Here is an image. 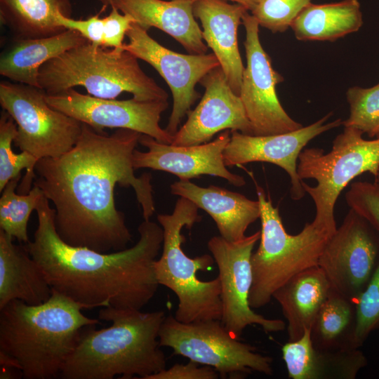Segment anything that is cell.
<instances>
[{"label":"cell","instance_id":"obj_5","mask_svg":"<svg viewBox=\"0 0 379 379\" xmlns=\"http://www.w3.org/2000/svg\"><path fill=\"white\" fill-rule=\"evenodd\" d=\"M39 87L53 95L82 86L89 95L115 99L124 92L138 100H167V93L142 69L138 58L124 48H106L89 41L44 64Z\"/></svg>","mask_w":379,"mask_h":379},{"label":"cell","instance_id":"obj_23","mask_svg":"<svg viewBox=\"0 0 379 379\" xmlns=\"http://www.w3.org/2000/svg\"><path fill=\"white\" fill-rule=\"evenodd\" d=\"M13 239L0 230V309L13 300L40 305L53 293L40 267Z\"/></svg>","mask_w":379,"mask_h":379},{"label":"cell","instance_id":"obj_6","mask_svg":"<svg viewBox=\"0 0 379 379\" xmlns=\"http://www.w3.org/2000/svg\"><path fill=\"white\" fill-rule=\"evenodd\" d=\"M199 208L190 200L180 197L171 214H159L157 220L164 230L162 253L154 262V272L159 285L167 287L177 296L175 318L190 323L204 320H220L222 305L220 281L217 277L209 281L197 277V272L209 270L215 260L204 254L187 256L182 248L185 241L182 230L191 229L201 221Z\"/></svg>","mask_w":379,"mask_h":379},{"label":"cell","instance_id":"obj_32","mask_svg":"<svg viewBox=\"0 0 379 379\" xmlns=\"http://www.w3.org/2000/svg\"><path fill=\"white\" fill-rule=\"evenodd\" d=\"M346 95L350 114L342 125L356 128L368 137H376L379 134V83L367 88L351 87Z\"/></svg>","mask_w":379,"mask_h":379},{"label":"cell","instance_id":"obj_30","mask_svg":"<svg viewBox=\"0 0 379 379\" xmlns=\"http://www.w3.org/2000/svg\"><path fill=\"white\" fill-rule=\"evenodd\" d=\"M18 135L17 124L12 117L4 109L0 117V192L11 180L21 176V171L26 169V174L18 188L19 194H25L32 189L35 178V166L37 159L29 152L22 151L14 153L12 142Z\"/></svg>","mask_w":379,"mask_h":379},{"label":"cell","instance_id":"obj_31","mask_svg":"<svg viewBox=\"0 0 379 379\" xmlns=\"http://www.w3.org/2000/svg\"><path fill=\"white\" fill-rule=\"evenodd\" d=\"M21 176L10 180L2 190L0 198V230L15 238L19 242L27 244V222L44 195L41 190L32 186L29 193L16 194L15 189Z\"/></svg>","mask_w":379,"mask_h":379},{"label":"cell","instance_id":"obj_2","mask_svg":"<svg viewBox=\"0 0 379 379\" xmlns=\"http://www.w3.org/2000/svg\"><path fill=\"white\" fill-rule=\"evenodd\" d=\"M44 195L36 208L34 239L24 246L53 291L84 306L141 310L156 294L154 262L163 244L161 225L145 220L133 246L102 253L73 246L58 234L55 209Z\"/></svg>","mask_w":379,"mask_h":379},{"label":"cell","instance_id":"obj_24","mask_svg":"<svg viewBox=\"0 0 379 379\" xmlns=\"http://www.w3.org/2000/svg\"><path fill=\"white\" fill-rule=\"evenodd\" d=\"M331 291L319 267L307 269L291 277L273 294L287 320L288 341L300 338L312 329L317 314Z\"/></svg>","mask_w":379,"mask_h":379},{"label":"cell","instance_id":"obj_11","mask_svg":"<svg viewBox=\"0 0 379 379\" xmlns=\"http://www.w3.org/2000/svg\"><path fill=\"white\" fill-rule=\"evenodd\" d=\"M260 238V231H258L236 241L215 236L208 242L220 281V321L238 339L251 325H258L266 333L282 331L286 326L282 320L267 319L255 312L249 305L253 283L251 259Z\"/></svg>","mask_w":379,"mask_h":379},{"label":"cell","instance_id":"obj_25","mask_svg":"<svg viewBox=\"0 0 379 379\" xmlns=\"http://www.w3.org/2000/svg\"><path fill=\"white\" fill-rule=\"evenodd\" d=\"M88 41L72 29L48 37L14 40L0 59V74L15 83L39 88V72L48 60Z\"/></svg>","mask_w":379,"mask_h":379},{"label":"cell","instance_id":"obj_27","mask_svg":"<svg viewBox=\"0 0 379 379\" xmlns=\"http://www.w3.org/2000/svg\"><path fill=\"white\" fill-rule=\"evenodd\" d=\"M363 24L357 0L314 4L310 3L300 13L291 27L300 41H334L357 32Z\"/></svg>","mask_w":379,"mask_h":379},{"label":"cell","instance_id":"obj_9","mask_svg":"<svg viewBox=\"0 0 379 379\" xmlns=\"http://www.w3.org/2000/svg\"><path fill=\"white\" fill-rule=\"evenodd\" d=\"M159 344L200 365L213 368L221 378H242L252 372L273 373L272 359L234 338L220 320L190 323L165 317L159 333Z\"/></svg>","mask_w":379,"mask_h":379},{"label":"cell","instance_id":"obj_4","mask_svg":"<svg viewBox=\"0 0 379 379\" xmlns=\"http://www.w3.org/2000/svg\"><path fill=\"white\" fill-rule=\"evenodd\" d=\"M107 328L84 327L77 344L65 363L63 379H147L166 368L159 333L166 317L163 311L142 312L112 307L99 310Z\"/></svg>","mask_w":379,"mask_h":379},{"label":"cell","instance_id":"obj_22","mask_svg":"<svg viewBox=\"0 0 379 379\" xmlns=\"http://www.w3.org/2000/svg\"><path fill=\"white\" fill-rule=\"evenodd\" d=\"M281 352L291 379H354L367 364L359 348L317 349L311 329H306L298 340L286 343Z\"/></svg>","mask_w":379,"mask_h":379},{"label":"cell","instance_id":"obj_33","mask_svg":"<svg viewBox=\"0 0 379 379\" xmlns=\"http://www.w3.org/2000/svg\"><path fill=\"white\" fill-rule=\"evenodd\" d=\"M354 347L359 348L369 334L379 327V263L368 284L355 302Z\"/></svg>","mask_w":379,"mask_h":379},{"label":"cell","instance_id":"obj_37","mask_svg":"<svg viewBox=\"0 0 379 379\" xmlns=\"http://www.w3.org/2000/svg\"><path fill=\"white\" fill-rule=\"evenodd\" d=\"M185 1H187L194 4L195 1H199V0H185ZM225 1H230L237 4H241L243 6H244L247 11H251L253 9V8L255 6V5L257 4L259 0H225Z\"/></svg>","mask_w":379,"mask_h":379},{"label":"cell","instance_id":"obj_14","mask_svg":"<svg viewBox=\"0 0 379 379\" xmlns=\"http://www.w3.org/2000/svg\"><path fill=\"white\" fill-rule=\"evenodd\" d=\"M134 22L126 33L128 42L123 48L152 65L164 78L173 95V104L168 123L164 128L174 135L192 105L199 98L195 87L212 69L220 66L215 54H181L152 39Z\"/></svg>","mask_w":379,"mask_h":379},{"label":"cell","instance_id":"obj_20","mask_svg":"<svg viewBox=\"0 0 379 379\" xmlns=\"http://www.w3.org/2000/svg\"><path fill=\"white\" fill-rule=\"evenodd\" d=\"M171 192L204 210L215 221L220 236L230 241L244 238L249 225L260 216L258 200L214 185L202 187L180 180L171 185Z\"/></svg>","mask_w":379,"mask_h":379},{"label":"cell","instance_id":"obj_21","mask_svg":"<svg viewBox=\"0 0 379 379\" xmlns=\"http://www.w3.org/2000/svg\"><path fill=\"white\" fill-rule=\"evenodd\" d=\"M114 6L149 30L156 27L179 42L190 54H205L202 30L195 20L193 4L185 0H112Z\"/></svg>","mask_w":379,"mask_h":379},{"label":"cell","instance_id":"obj_17","mask_svg":"<svg viewBox=\"0 0 379 379\" xmlns=\"http://www.w3.org/2000/svg\"><path fill=\"white\" fill-rule=\"evenodd\" d=\"M199 84L205 89L204 95L195 109L187 113V119L173 135L172 145H201L225 130L253 135L241 100L230 87L220 66L209 72Z\"/></svg>","mask_w":379,"mask_h":379},{"label":"cell","instance_id":"obj_36","mask_svg":"<svg viewBox=\"0 0 379 379\" xmlns=\"http://www.w3.org/2000/svg\"><path fill=\"white\" fill-rule=\"evenodd\" d=\"M218 373L212 367L190 361L187 364H175L169 368L153 374L147 379H217Z\"/></svg>","mask_w":379,"mask_h":379},{"label":"cell","instance_id":"obj_10","mask_svg":"<svg viewBox=\"0 0 379 379\" xmlns=\"http://www.w3.org/2000/svg\"><path fill=\"white\" fill-rule=\"evenodd\" d=\"M41 88L2 81L0 104L17 124L15 145L37 161L58 157L77 142L82 123L52 107Z\"/></svg>","mask_w":379,"mask_h":379},{"label":"cell","instance_id":"obj_16","mask_svg":"<svg viewBox=\"0 0 379 379\" xmlns=\"http://www.w3.org/2000/svg\"><path fill=\"white\" fill-rule=\"evenodd\" d=\"M329 113L316 122L284 133L253 135L231 131L229 143L223 152L226 166L250 162H268L283 168L290 176L291 197L300 200L305 194L297 172V161L304 147L319 135L342 125L340 119L326 123Z\"/></svg>","mask_w":379,"mask_h":379},{"label":"cell","instance_id":"obj_13","mask_svg":"<svg viewBox=\"0 0 379 379\" xmlns=\"http://www.w3.org/2000/svg\"><path fill=\"white\" fill-rule=\"evenodd\" d=\"M242 24L247 65L244 68L239 97L252 126L253 135H270L291 132L302 126L293 120L281 106L276 86L283 77L272 66L270 56L259 39V24L247 11Z\"/></svg>","mask_w":379,"mask_h":379},{"label":"cell","instance_id":"obj_7","mask_svg":"<svg viewBox=\"0 0 379 379\" xmlns=\"http://www.w3.org/2000/svg\"><path fill=\"white\" fill-rule=\"evenodd\" d=\"M261 230L260 244L251 255L253 283L249 305L258 309L268 304L274 293L291 277L313 267L335 232L312 221L297 234L285 230L278 207L257 187Z\"/></svg>","mask_w":379,"mask_h":379},{"label":"cell","instance_id":"obj_15","mask_svg":"<svg viewBox=\"0 0 379 379\" xmlns=\"http://www.w3.org/2000/svg\"><path fill=\"white\" fill-rule=\"evenodd\" d=\"M50 106L94 129L123 128L171 144L173 136L159 125L161 114L168 108V100H138L133 98L118 100L82 94L69 88L53 95L46 94Z\"/></svg>","mask_w":379,"mask_h":379},{"label":"cell","instance_id":"obj_28","mask_svg":"<svg viewBox=\"0 0 379 379\" xmlns=\"http://www.w3.org/2000/svg\"><path fill=\"white\" fill-rule=\"evenodd\" d=\"M355 324V302L331 290L311 329L314 346L319 350L354 347Z\"/></svg>","mask_w":379,"mask_h":379},{"label":"cell","instance_id":"obj_39","mask_svg":"<svg viewBox=\"0 0 379 379\" xmlns=\"http://www.w3.org/2000/svg\"><path fill=\"white\" fill-rule=\"evenodd\" d=\"M375 182H378L379 184V171H378V173L377 176L375 177Z\"/></svg>","mask_w":379,"mask_h":379},{"label":"cell","instance_id":"obj_40","mask_svg":"<svg viewBox=\"0 0 379 379\" xmlns=\"http://www.w3.org/2000/svg\"><path fill=\"white\" fill-rule=\"evenodd\" d=\"M376 138H379V134L376 136Z\"/></svg>","mask_w":379,"mask_h":379},{"label":"cell","instance_id":"obj_19","mask_svg":"<svg viewBox=\"0 0 379 379\" xmlns=\"http://www.w3.org/2000/svg\"><path fill=\"white\" fill-rule=\"evenodd\" d=\"M246 11L242 5L225 0H199L193 4L194 15L199 19L203 28V39L238 95L245 67L239 51L237 29Z\"/></svg>","mask_w":379,"mask_h":379},{"label":"cell","instance_id":"obj_8","mask_svg":"<svg viewBox=\"0 0 379 379\" xmlns=\"http://www.w3.org/2000/svg\"><path fill=\"white\" fill-rule=\"evenodd\" d=\"M363 133L346 126L328 153L320 148L302 149L297 172L316 208V223L335 231L334 207L343 189L357 176L379 171V138L365 140Z\"/></svg>","mask_w":379,"mask_h":379},{"label":"cell","instance_id":"obj_1","mask_svg":"<svg viewBox=\"0 0 379 379\" xmlns=\"http://www.w3.org/2000/svg\"><path fill=\"white\" fill-rule=\"evenodd\" d=\"M141 135L123 128L108 135L82 123L69 150L37 161L33 185L53 204L56 232L65 243L102 253L126 248L132 235L116 208L117 184L133 188L149 220L155 210L152 175L136 177L132 161Z\"/></svg>","mask_w":379,"mask_h":379},{"label":"cell","instance_id":"obj_34","mask_svg":"<svg viewBox=\"0 0 379 379\" xmlns=\"http://www.w3.org/2000/svg\"><path fill=\"white\" fill-rule=\"evenodd\" d=\"M312 0H259L251 15L272 32L286 31Z\"/></svg>","mask_w":379,"mask_h":379},{"label":"cell","instance_id":"obj_26","mask_svg":"<svg viewBox=\"0 0 379 379\" xmlns=\"http://www.w3.org/2000/svg\"><path fill=\"white\" fill-rule=\"evenodd\" d=\"M72 18L70 0H0V20L13 33V39L51 36L66 29L57 15Z\"/></svg>","mask_w":379,"mask_h":379},{"label":"cell","instance_id":"obj_29","mask_svg":"<svg viewBox=\"0 0 379 379\" xmlns=\"http://www.w3.org/2000/svg\"><path fill=\"white\" fill-rule=\"evenodd\" d=\"M108 15L100 18L98 15L85 20H76L57 15L58 25L66 29L78 32L88 41L106 48H123L127 32L135 22L128 14L121 13L114 6Z\"/></svg>","mask_w":379,"mask_h":379},{"label":"cell","instance_id":"obj_35","mask_svg":"<svg viewBox=\"0 0 379 379\" xmlns=\"http://www.w3.org/2000/svg\"><path fill=\"white\" fill-rule=\"evenodd\" d=\"M350 209L364 218L379 233V184L355 182L345 195Z\"/></svg>","mask_w":379,"mask_h":379},{"label":"cell","instance_id":"obj_12","mask_svg":"<svg viewBox=\"0 0 379 379\" xmlns=\"http://www.w3.org/2000/svg\"><path fill=\"white\" fill-rule=\"evenodd\" d=\"M379 263V233L350 209L318 261L331 290L356 302Z\"/></svg>","mask_w":379,"mask_h":379},{"label":"cell","instance_id":"obj_3","mask_svg":"<svg viewBox=\"0 0 379 379\" xmlns=\"http://www.w3.org/2000/svg\"><path fill=\"white\" fill-rule=\"evenodd\" d=\"M84 306L53 291L44 303L13 300L0 309V364L25 379L60 378L82 329L100 324L85 316Z\"/></svg>","mask_w":379,"mask_h":379},{"label":"cell","instance_id":"obj_18","mask_svg":"<svg viewBox=\"0 0 379 379\" xmlns=\"http://www.w3.org/2000/svg\"><path fill=\"white\" fill-rule=\"evenodd\" d=\"M231 131L220 133L214 140L197 145L178 146L160 142L142 134L139 143L147 152L133 151L132 161L135 169L149 168L166 171L180 180H190L201 175L220 177L231 185L246 184L243 176L228 171L223 160V152L230 140Z\"/></svg>","mask_w":379,"mask_h":379},{"label":"cell","instance_id":"obj_38","mask_svg":"<svg viewBox=\"0 0 379 379\" xmlns=\"http://www.w3.org/2000/svg\"><path fill=\"white\" fill-rule=\"evenodd\" d=\"M99 2H100L102 5L107 6H111L112 3V0H98Z\"/></svg>","mask_w":379,"mask_h":379}]
</instances>
